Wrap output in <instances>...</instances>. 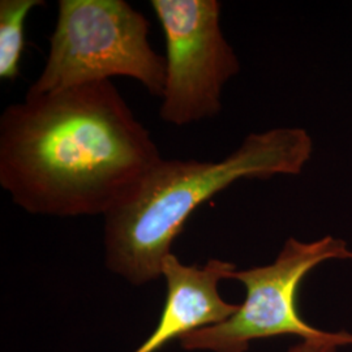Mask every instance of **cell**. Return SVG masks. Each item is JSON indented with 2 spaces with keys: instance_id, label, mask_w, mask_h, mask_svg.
<instances>
[{
  "instance_id": "1",
  "label": "cell",
  "mask_w": 352,
  "mask_h": 352,
  "mask_svg": "<svg viewBox=\"0 0 352 352\" xmlns=\"http://www.w3.org/2000/svg\"><path fill=\"white\" fill-rule=\"evenodd\" d=\"M113 81L28 94L0 116V186L34 215H106L161 160Z\"/></svg>"
},
{
  "instance_id": "3",
  "label": "cell",
  "mask_w": 352,
  "mask_h": 352,
  "mask_svg": "<svg viewBox=\"0 0 352 352\" xmlns=\"http://www.w3.org/2000/svg\"><path fill=\"white\" fill-rule=\"evenodd\" d=\"M148 36L149 21L126 0H60L47 60L28 94L123 76L162 97L166 59Z\"/></svg>"
},
{
  "instance_id": "7",
  "label": "cell",
  "mask_w": 352,
  "mask_h": 352,
  "mask_svg": "<svg viewBox=\"0 0 352 352\" xmlns=\"http://www.w3.org/2000/svg\"><path fill=\"white\" fill-rule=\"evenodd\" d=\"M41 0L0 1V78L16 80L20 75V60L25 46L24 25L29 12Z\"/></svg>"
},
{
  "instance_id": "5",
  "label": "cell",
  "mask_w": 352,
  "mask_h": 352,
  "mask_svg": "<svg viewBox=\"0 0 352 352\" xmlns=\"http://www.w3.org/2000/svg\"><path fill=\"white\" fill-rule=\"evenodd\" d=\"M166 39L161 119L182 126L214 118L239 59L221 29L218 0H151Z\"/></svg>"
},
{
  "instance_id": "4",
  "label": "cell",
  "mask_w": 352,
  "mask_h": 352,
  "mask_svg": "<svg viewBox=\"0 0 352 352\" xmlns=\"http://www.w3.org/2000/svg\"><path fill=\"white\" fill-rule=\"evenodd\" d=\"M327 260H352L343 240L325 236L304 243L289 238L272 264L235 270L245 289V300L228 320L182 337L186 351L247 352L252 340L298 336L304 340H340L350 333H327L308 325L296 305L304 277Z\"/></svg>"
},
{
  "instance_id": "8",
  "label": "cell",
  "mask_w": 352,
  "mask_h": 352,
  "mask_svg": "<svg viewBox=\"0 0 352 352\" xmlns=\"http://www.w3.org/2000/svg\"><path fill=\"white\" fill-rule=\"evenodd\" d=\"M344 344H352V334L340 340H304L300 344L294 346L289 352H337V347Z\"/></svg>"
},
{
  "instance_id": "2",
  "label": "cell",
  "mask_w": 352,
  "mask_h": 352,
  "mask_svg": "<svg viewBox=\"0 0 352 352\" xmlns=\"http://www.w3.org/2000/svg\"><path fill=\"white\" fill-rule=\"evenodd\" d=\"M314 142L302 128L250 133L221 161L161 158L126 200L104 215L106 267L133 286L157 280L189 217L241 179L298 175Z\"/></svg>"
},
{
  "instance_id": "6",
  "label": "cell",
  "mask_w": 352,
  "mask_h": 352,
  "mask_svg": "<svg viewBox=\"0 0 352 352\" xmlns=\"http://www.w3.org/2000/svg\"><path fill=\"white\" fill-rule=\"evenodd\" d=\"M235 270L236 265L218 258L201 266L183 264L170 253L161 274L166 280V300L160 321L133 352H158L171 340L228 320L239 305L227 302L218 286L221 280L231 279Z\"/></svg>"
}]
</instances>
